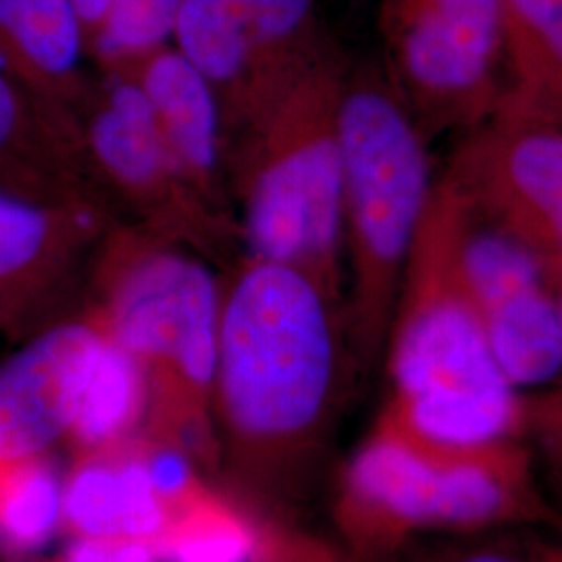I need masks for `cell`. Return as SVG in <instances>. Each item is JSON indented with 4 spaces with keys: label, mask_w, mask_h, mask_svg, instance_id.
<instances>
[{
    "label": "cell",
    "mask_w": 562,
    "mask_h": 562,
    "mask_svg": "<svg viewBox=\"0 0 562 562\" xmlns=\"http://www.w3.org/2000/svg\"><path fill=\"white\" fill-rule=\"evenodd\" d=\"M383 71L423 134H467L503 99L501 0H380Z\"/></svg>",
    "instance_id": "8"
},
{
    "label": "cell",
    "mask_w": 562,
    "mask_h": 562,
    "mask_svg": "<svg viewBox=\"0 0 562 562\" xmlns=\"http://www.w3.org/2000/svg\"><path fill=\"white\" fill-rule=\"evenodd\" d=\"M331 510L355 562H394L427 533L501 531L546 513L522 440L436 446L380 417L344 462Z\"/></svg>",
    "instance_id": "4"
},
{
    "label": "cell",
    "mask_w": 562,
    "mask_h": 562,
    "mask_svg": "<svg viewBox=\"0 0 562 562\" xmlns=\"http://www.w3.org/2000/svg\"><path fill=\"white\" fill-rule=\"evenodd\" d=\"M529 431L562 462V382L529 396Z\"/></svg>",
    "instance_id": "26"
},
{
    "label": "cell",
    "mask_w": 562,
    "mask_h": 562,
    "mask_svg": "<svg viewBox=\"0 0 562 562\" xmlns=\"http://www.w3.org/2000/svg\"><path fill=\"white\" fill-rule=\"evenodd\" d=\"M0 190L30 201L104 209L121 217L90 165L78 123L46 106L4 67H0Z\"/></svg>",
    "instance_id": "14"
},
{
    "label": "cell",
    "mask_w": 562,
    "mask_h": 562,
    "mask_svg": "<svg viewBox=\"0 0 562 562\" xmlns=\"http://www.w3.org/2000/svg\"><path fill=\"white\" fill-rule=\"evenodd\" d=\"M146 417L148 387L142 369L106 334L65 446L71 459L115 448L142 436Z\"/></svg>",
    "instance_id": "19"
},
{
    "label": "cell",
    "mask_w": 562,
    "mask_h": 562,
    "mask_svg": "<svg viewBox=\"0 0 562 562\" xmlns=\"http://www.w3.org/2000/svg\"><path fill=\"white\" fill-rule=\"evenodd\" d=\"M106 331L86 306L27 336L0 362V462L50 454L76 422Z\"/></svg>",
    "instance_id": "12"
},
{
    "label": "cell",
    "mask_w": 562,
    "mask_h": 562,
    "mask_svg": "<svg viewBox=\"0 0 562 562\" xmlns=\"http://www.w3.org/2000/svg\"><path fill=\"white\" fill-rule=\"evenodd\" d=\"M557 299H559V308H561L562 315V283L561 285H557Z\"/></svg>",
    "instance_id": "28"
},
{
    "label": "cell",
    "mask_w": 562,
    "mask_h": 562,
    "mask_svg": "<svg viewBox=\"0 0 562 562\" xmlns=\"http://www.w3.org/2000/svg\"><path fill=\"white\" fill-rule=\"evenodd\" d=\"M340 125L346 323L359 367H373L438 173L380 60L350 63Z\"/></svg>",
    "instance_id": "6"
},
{
    "label": "cell",
    "mask_w": 562,
    "mask_h": 562,
    "mask_svg": "<svg viewBox=\"0 0 562 562\" xmlns=\"http://www.w3.org/2000/svg\"><path fill=\"white\" fill-rule=\"evenodd\" d=\"M461 199L438 173L404 269L383 359L380 419L450 448L519 442L529 396L504 375L462 278Z\"/></svg>",
    "instance_id": "2"
},
{
    "label": "cell",
    "mask_w": 562,
    "mask_h": 562,
    "mask_svg": "<svg viewBox=\"0 0 562 562\" xmlns=\"http://www.w3.org/2000/svg\"><path fill=\"white\" fill-rule=\"evenodd\" d=\"M109 78L130 81L138 90L161 140L202 199L222 213L236 215L222 111L201 71L173 44H167Z\"/></svg>",
    "instance_id": "15"
},
{
    "label": "cell",
    "mask_w": 562,
    "mask_h": 562,
    "mask_svg": "<svg viewBox=\"0 0 562 562\" xmlns=\"http://www.w3.org/2000/svg\"><path fill=\"white\" fill-rule=\"evenodd\" d=\"M352 59L334 44L227 146L244 252L344 296L341 99Z\"/></svg>",
    "instance_id": "5"
},
{
    "label": "cell",
    "mask_w": 562,
    "mask_h": 562,
    "mask_svg": "<svg viewBox=\"0 0 562 562\" xmlns=\"http://www.w3.org/2000/svg\"><path fill=\"white\" fill-rule=\"evenodd\" d=\"M459 199L462 278L492 352L508 382L522 394L552 387L562 378V315L557 288L529 250L483 222L461 194Z\"/></svg>",
    "instance_id": "11"
},
{
    "label": "cell",
    "mask_w": 562,
    "mask_h": 562,
    "mask_svg": "<svg viewBox=\"0 0 562 562\" xmlns=\"http://www.w3.org/2000/svg\"><path fill=\"white\" fill-rule=\"evenodd\" d=\"M561 562H562V542H561Z\"/></svg>",
    "instance_id": "29"
},
{
    "label": "cell",
    "mask_w": 562,
    "mask_h": 562,
    "mask_svg": "<svg viewBox=\"0 0 562 562\" xmlns=\"http://www.w3.org/2000/svg\"><path fill=\"white\" fill-rule=\"evenodd\" d=\"M257 519L259 550L255 562H355L341 548L308 533L296 521L269 517Z\"/></svg>",
    "instance_id": "24"
},
{
    "label": "cell",
    "mask_w": 562,
    "mask_h": 562,
    "mask_svg": "<svg viewBox=\"0 0 562 562\" xmlns=\"http://www.w3.org/2000/svg\"><path fill=\"white\" fill-rule=\"evenodd\" d=\"M171 44L213 88L229 146L338 41L319 0H183Z\"/></svg>",
    "instance_id": "9"
},
{
    "label": "cell",
    "mask_w": 562,
    "mask_h": 562,
    "mask_svg": "<svg viewBox=\"0 0 562 562\" xmlns=\"http://www.w3.org/2000/svg\"><path fill=\"white\" fill-rule=\"evenodd\" d=\"M357 369L344 296L250 255L220 271L211 415L223 490L257 517L296 521Z\"/></svg>",
    "instance_id": "1"
},
{
    "label": "cell",
    "mask_w": 562,
    "mask_h": 562,
    "mask_svg": "<svg viewBox=\"0 0 562 562\" xmlns=\"http://www.w3.org/2000/svg\"><path fill=\"white\" fill-rule=\"evenodd\" d=\"M183 0H115L88 46L101 76H113L173 41Z\"/></svg>",
    "instance_id": "22"
},
{
    "label": "cell",
    "mask_w": 562,
    "mask_h": 562,
    "mask_svg": "<svg viewBox=\"0 0 562 562\" xmlns=\"http://www.w3.org/2000/svg\"><path fill=\"white\" fill-rule=\"evenodd\" d=\"M86 59L71 0H0V67L67 120L97 78Z\"/></svg>",
    "instance_id": "17"
},
{
    "label": "cell",
    "mask_w": 562,
    "mask_h": 562,
    "mask_svg": "<svg viewBox=\"0 0 562 562\" xmlns=\"http://www.w3.org/2000/svg\"><path fill=\"white\" fill-rule=\"evenodd\" d=\"M76 123L90 165L125 222L220 271L246 255L238 217L202 199L130 81L97 76Z\"/></svg>",
    "instance_id": "7"
},
{
    "label": "cell",
    "mask_w": 562,
    "mask_h": 562,
    "mask_svg": "<svg viewBox=\"0 0 562 562\" xmlns=\"http://www.w3.org/2000/svg\"><path fill=\"white\" fill-rule=\"evenodd\" d=\"M199 255L117 222L88 271L86 308L138 362L148 387L142 436L186 452L217 483L211 415L220 322V273Z\"/></svg>",
    "instance_id": "3"
},
{
    "label": "cell",
    "mask_w": 562,
    "mask_h": 562,
    "mask_svg": "<svg viewBox=\"0 0 562 562\" xmlns=\"http://www.w3.org/2000/svg\"><path fill=\"white\" fill-rule=\"evenodd\" d=\"M0 331H7V334H20L18 331V325L13 322V317L9 315V311L0 304Z\"/></svg>",
    "instance_id": "27"
},
{
    "label": "cell",
    "mask_w": 562,
    "mask_h": 562,
    "mask_svg": "<svg viewBox=\"0 0 562 562\" xmlns=\"http://www.w3.org/2000/svg\"><path fill=\"white\" fill-rule=\"evenodd\" d=\"M159 562H255L259 519L223 487L169 515Z\"/></svg>",
    "instance_id": "21"
},
{
    "label": "cell",
    "mask_w": 562,
    "mask_h": 562,
    "mask_svg": "<svg viewBox=\"0 0 562 562\" xmlns=\"http://www.w3.org/2000/svg\"><path fill=\"white\" fill-rule=\"evenodd\" d=\"M169 510L155 490L140 436L109 450L74 457L63 477V525L69 538L153 542Z\"/></svg>",
    "instance_id": "16"
},
{
    "label": "cell",
    "mask_w": 562,
    "mask_h": 562,
    "mask_svg": "<svg viewBox=\"0 0 562 562\" xmlns=\"http://www.w3.org/2000/svg\"><path fill=\"white\" fill-rule=\"evenodd\" d=\"M120 215L30 201L0 190V304L20 334H34L86 281L90 259Z\"/></svg>",
    "instance_id": "13"
},
{
    "label": "cell",
    "mask_w": 562,
    "mask_h": 562,
    "mask_svg": "<svg viewBox=\"0 0 562 562\" xmlns=\"http://www.w3.org/2000/svg\"><path fill=\"white\" fill-rule=\"evenodd\" d=\"M41 562H159L153 542L113 538H69L50 561Z\"/></svg>",
    "instance_id": "25"
},
{
    "label": "cell",
    "mask_w": 562,
    "mask_h": 562,
    "mask_svg": "<svg viewBox=\"0 0 562 562\" xmlns=\"http://www.w3.org/2000/svg\"><path fill=\"white\" fill-rule=\"evenodd\" d=\"M454 538L406 562H561V542H527L517 536H494V531Z\"/></svg>",
    "instance_id": "23"
},
{
    "label": "cell",
    "mask_w": 562,
    "mask_h": 562,
    "mask_svg": "<svg viewBox=\"0 0 562 562\" xmlns=\"http://www.w3.org/2000/svg\"><path fill=\"white\" fill-rule=\"evenodd\" d=\"M63 477L53 454L0 462V557L27 561L59 533Z\"/></svg>",
    "instance_id": "20"
},
{
    "label": "cell",
    "mask_w": 562,
    "mask_h": 562,
    "mask_svg": "<svg viewBox=\"0 0 562 562\" xmlns=\"http://www.w3.org/2000/svg\"><path fill=\"white\" fill-rule=\"evenodd\" d=\"M443 178L562 283V123L498 106L462 134Z\"/></svg>",
    "instance_id": "10"
},
{
    "label": "cell",
    "mask_w": 562,
    "mask_h": 562,
    "mask_svg": "<svg viewBox=\"0 0 562 562\" xmlns=\"http://www.w3.org/2000/svg\"><path fill=\"white\" fill-rule=\"evenodd\" d=\"M501 30L498 106L562 123V0H501Z\"/></svg>",
    "instance_id": "18"
}]
</instances>
